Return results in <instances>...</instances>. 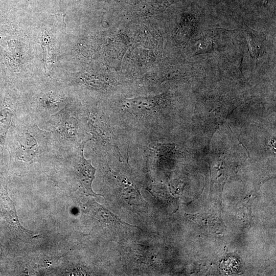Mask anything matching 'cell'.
Segmentation results:
<instances>
[{
    "instance_id": "1",
    "label": "cell",
    "mask_w": 276,
    "mask_h": 276,
    "mask_svg": "<svg viewBox=\"0 0 276 276\" xmlns=\"http://www.w3.org/2000/svg\"><path fill=\"white\" fill-rule=\"evenodd\" d=\"M87 141L80 146L78 159L76 166L75 173L86 196L96 197L101 196L95 193L92 189V183L95 177L96 169L91 164L90 159H86L83 155V149Z\"/></svg>"
},
{
    "instance_id": "2",
    "label": "cell",
    "mask_w": 276,
    "mask_h": 276,
    "mask_svg": "<svg viewBox=\"0 0 276 276\" xmlns=\"http://www.w3.org/2000/svg\"><path fill=\"white\" fill-rule=\"evenodd\" d=\"M158 97H142L125 99L124 109L130 114L137 117L151 115L159 109Z\"/></svg>"
},
{
    "instance_id": "3",
    "label": "cell",
    "mask_w": 276,
    "mask_h": 276,
    "mask_svg": "<svg viewBox=\"0 0 276 276\" xmlns=\"http://www.w3.org/2000/svg\"><path fill=\"white\" fill-rule=\"evenodd\" d=\"M88 213L97 221L102 224L111 226H118L123 224L128 225L132 227H138L135 225L129 224L109 210L103 208L102 205L95 201L89 202L86 204Z\"/></svg>"
},
{
    "instance_id": "4",
    "label": "cell",
    "mask_w": 276,
    "mask_h": 276,
    "mask_svg": "<svg viewBox=\"0 0 276 276\" xmlns=\"http://www.w3.org/2000/svg\"><path fill=\"white\" fill-rule=\"evenodd\" d=\"M0 205L3 215L8 223L22 232L30 233V232L21 225L16 213L14 204L9 197L7 189L1 182Z\"/></svg>"
},
{
    "instance_id": "5",
    "label": "cell",
    "mask_w": 276,
    "mask_h": 276,
    "mask_svg": "<svg viewBox=\"0 0 276 276\" xmlns=\"http://www.w3.org/2000/svg\"><path fill=\"white\" fill-rule=\"evenodd\" d=\"M246 32L247 35V38L249 40V46L250 47V52L252 55L255 48L257 47V49L258 51L260 49V45L261 44L263 39L262 36H261L262 33L258 34L259 32H257L250 28H249L246 27ZM259 52V51H258Z\"/></svg>"
},
{
    "instance_id": "6",
    "label": "cell",
    "mask_w": 276,
    "mask_h": 276,
    "mask_svg": "<svg viewBox=\"0 0 276 276\" xmlns=\"http://www.w3.org/2000/svg\"><path fill=\"white\" fill-rule=\"evenodd\" d=\"M1 254H2V249H1V247L0 246V256H1Z\"/></svg>"
}]
</instances>
